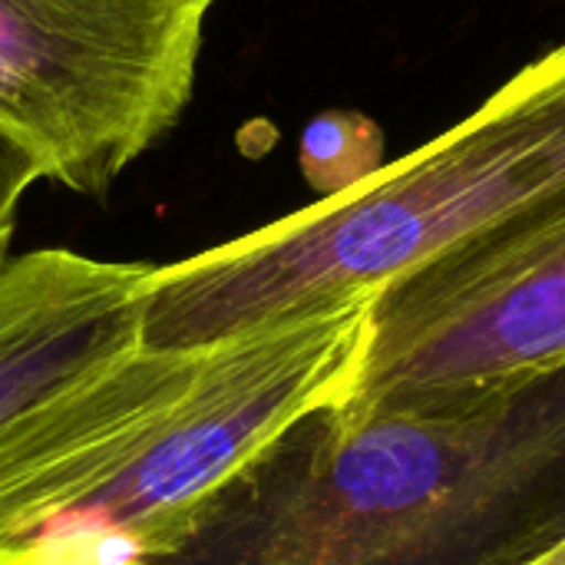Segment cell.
<instances>
[{
	"mask_svg": "<svg viewBox=\"0 0 565 565\" xmlns=\"http://www.w3.org/2000/svg\"><path fill=\"white\" fill-rule=\"evenodd\" d=\"M565 540V361L487 401L278 430L142 565H520Z\"/></svg>",
	"mask_w": 565,
	"mask_h": 565,
	"instance_id": "2",
	"label": "cell"
},
{
	"mask_svg": "<svg viewBox=\"0 0 565 565\" xmlns=\"http://www.w3.org/2000/svg\"><path fill=\"white\" fill-rule=\"evenodd\" d=\"M371 298L202 351L132 348L0 430V565H142L348 394Z\"/></svg>",
	"mask_w": 565,
	"mask_h": 565,
	"instance_id": "1",
	"label": "cell"
},
{
	"mask_svg": "<svg viewBox=\"0 0 565 565\" xmlns=\"http://www.w3.org/2000/svg\"><path fill=\"white\" fill-rule=\"evenodd\" d=\"M149 268L66 248L0 262V430L139 348V291Z\"/></svg>",
	"mask_w": 565,
	"mask_h": 565,
	"instance_id": "6",
	"label": "cell"
},
{
	"mask_svg": "<svg viewBox=\"0 0 565 565\" xmlns=\"http://www.w3.org/2000/svg\"><path fill=\"white\" fill-rule=\"evenodd\" d=\"M565 361V195L394 278L371 298L341 411L470 407Z\"/></svg>",
	"mask_w": 565,
	"mask_h": 565,
	"instance_id": "5",
	"label": "cell"
},
{
	"mask_svg": "<svg viewBox=\"0 0 565 565\" xmlns=\"http://www.w3.org/2000/svg\"><path fill=\"white\" fill-rule=\"evenodd\" d=\"M565 195V43L470 119L252 235L149 268L139 348L202 351L354 298Z\"/></svg>",
	"mask_w": 565,
	"mask_h": 565,
	"instance_id": "3",
	"label": "cell"
},
{
	"mask_svg": "<svg viewBox=\"0 0 565 565\" xmlns=\"http://www.w3.org/2000/svg\"><path fill=\"white\" fill-rule=\"evenodd\" d=\"M215 0H0V136L79 195H103L169 136Z\"/></svg>",
	"mask_w": 565,
	"mask_h": 565,
	"instance_id": "4",
	"label": "cell"
},
{
	"mask_svg": "<svg viewBox=\"0 0 565 565\" xmlns=\"http://www.w3.org/2000/svg\"><path fill=\"white\" fill-rule=\"evenodd\" d=\"M520 565H565V540L553 543L550 550H543V553L530 556L526 563H520Z\"/></svg>",
	"mask_w": 565,
	"mask_h": 565,
	"instance_id": "8",
	"label": "cell"
},
{
	"mask_svg": "<svg viewBox=\"0 0 565 565\" xmlns=\"http://www.w3.org/2000/svg\"><path fill=\"white\" fill-rule=\"evenodd\" d=\"M33 182H40L36 166L10 139L0 136V262L7 258V248L13 238L20 199L26 195Z\"/></svg>",
	"mask_w": 565,
	"mask_h": 565,
	"instance_id": "7",
	"label": "cell"
}]
</instances>
